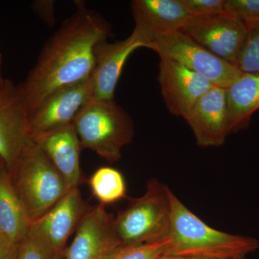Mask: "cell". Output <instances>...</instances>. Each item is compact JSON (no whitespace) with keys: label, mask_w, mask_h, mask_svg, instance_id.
Wrapping results in <instances>:
<instances>
[{"label":"cell","mask_w":259,"mask_h":259,"mask_svg":"<svg viewBox=\"0 0 259 259\" xmlns=\"http://www.w3.org/2000/svg\"><path fill=\"white\" fill-rule=\"evenodd\" d=\"M76 5V11L49 37L26 79L18 84L30 115L51 94L90 79L95 48L111 33L101 15L82 2Z\"/></svg>","instance_id":"1"},{"label":"cell","mask_w":259,"mask_h":259,"mask_svg":"<svg viewBox=\"0 0 259 259\" xmlns=\"http://www.w3.org/2000/svg\"><path fill=\"white\" fill-rule=\"evenodd\" d=\"M170 243L164 254L205 259L245 258L259 248L256 238L218 231L170 192Z\"/></svg>","instance_id":"2"},{"label":"cell","mask_w":259,"mask_h":259,"mask_svg":"<svg viewBox=\"0 0 259 259\" xmlns=\"http://www.w3.org/2000/svg\"><path fill=\"white\" fill-rule=\"evenodd\" d=\"M82 149L96 153L109 163L118 161L122 148L134 137L132 118L114 100H92L74 122Z\"/></svg>","instance_id":"3"},{"label":"cell","mask_w":259,"mask_h":259,"mask_svg":"<svg viewBox=\"0 0 259 259\" xmlns=\"http://www.w3.org/2000/svg\"><path fill=\"white\" fill-rule=\"evenodd\" d=\"M171 190L156 179L148 182L145 193L132 199L114 219L116 233L123 245L168 239L171 223Z\"/></svg>","instance_id":"4"},{"label":"cell","mask_w":259,"mask_h":259,"mask_svg":"<svg viewBox=\"0 0 259 259\" xmlns=\"http://www.w3.org/2000/svg\"><path fill=\"white\" fill-rule=\"evenodd\" d=\"M9 174L32 223L69 191L64 178L34 141Z\"/></svg>","instance_id":"5"},{"label":"cell","mask_w":259,"mask_h":259,"mask_svg":"<svg viewBox=\"0 0 259 259\" xmlns=\"http://www.w3.org/2000/svg\"><path fill=\"white\" fill-rule=\"evenodd\" d=\"M149 49L176 61L219 88H228L242 74L236 66L220 59L184 32L155 37Z\"/></svg>","instance_id":"6"},{"label":"cell","mask_w":259,"mask_h":259,"mask_svg":"<svg viewBox=\"0 0 259 259\" xmlns=\"http://www.w3.org/2000/svg\"><path fill=\"white\" fill-rule=\"evenodd\" d=\"M33 143L30 115L18 85L5 80L0 89V160L10 173Z\"/></svg>","instance_id":"7"},{"label":"cell","mask_w":259,"mask_h":259,"mask_svg":"<svg viewBox=\"0 0 259 259\" xmlns=\"http://www.w3.org/2000/svg\"><path fill=\"white\" fill-rule=\"evenodd\" d=\"M114 219L105 205L90 206L74 240L65 250V258L105 259L123 245L116 233Z\"/></svg>","instance_id":"8"},{"label":"cell","mask_w":259,"mask_h":259,"mask_svg":"<svg viewBox=\"0 0 259 259\" xmlns=\"http://www.w3.org/2000/svg\"><path fill=\"white\" fill-rule=\"evenodd\" d=\"M92 100L90 78L51 94L30 114L32 139L74 125L80 111Z\"/></svg>","instance_id":"9"},{"label":"cell","mask_w":259,"mask_h":259,"mask_svg":"<svg viewBox=\"0 0 259 259\" xmlns=\"http://www.w3.org/2000/svg\"><path fill=\"white\" fill-rule=\"evenodd\" d=\"M90 206L79 187L71 189L47 213L32 223L31 230L49 247L54 258L64 255L69 237L76 232Z\"/></svg>","instance_id":"10"},{"label":"cell","mask_w":259,"mask_h":259,"mask_svg":"<svg viewBox=\"0 0 259 259\" xmlns=\"http://www.w3.org/2000/svg\"><path fill=\"white\" fill-rule=\"evenodd\" d=\"M148 47L147 39L136 29L121 41L99 42L95 49V68L90 76L93 100H114L116 87L129 56L140 48Z\"/></svg>","instance_id":"11"},{"label":"cell","mask_w":259,"mask_h":259,"mask_svg":"<svg viewBox=\"0 0 259 259\" xmlns=\"http://www.w3.org/2000/svg\"><path fill=\"white\" fill-rule=\"evenodd\" d=\"M183 32L220 59L235 66L248 28L240 20L223 13L193 18Z\"/></svg>","instance_id":"12"},{"label":"cell","mask_w":259,"mask_h":259,"mask_svg":"<svg viewBox=\"0 0 259 259\" xmlns=\"http://www.w3.org/2000/svg\"><path fill=\"white\" fill-rule=\"evenodd\" d=\"M158 82L168 111L185 117L214 85L166 56H159Z\"/></svg>","instance_id":"13"},{"label":"cell","mask_w":259,"mask_h":259,"mask_svg":"<svg viewBox=\"0 0 259 259\" xmlns=\"http://www.w3.org/2000/svg\"><path fill=\"white\" fill-rule=\"evenodd\" d=\"M199 146H222L230 133L226 89L212 87L185 116Z\"/></svg>","instance_id":"14"},{"label":"cell","mask_w":259,"mask_h":259,"mask_svg":"<svg viewBox=\"0 0 259 259\" xmlns=\"http://www.w3.org/2000/svg\"><path fill=\"white\" fill-rule=\"evenodd\" d=\"M131 10L134 29L147 39L149 47L155 37L183 32L193 18L180 0H134Z\"/></svg>","instance_id":"15"},{"label":"cell","mask_w":259,"mask_h":259,"mask_svg":"<svg viewBox=\"0 0 259 259\" xmlns=\"http://www.w3.org/2000/svg\"><path fill=\"white\" fill-rule=\"evenodd\" d=\"M33 141L64 178L69 190L84 182L80 166L82 148L74 125L36 136Z\"/></svg>","instance_id":"16"},{"label":"cell","mask_w":259,"mask_h":259,"mask_svg":"<svg viewBox=\"0 0 259 259\" xmlns=\"http://www.w3.org/2000/svg\"><path fill=\"white\" fill-rule=\"evenodd\" d=\"M32 221L15 190L9 172L0 167V233L17 245L28 236Z\"/></svg>","instance_id":"17"},{"label":"cell","mask_w":259,"mask_h":259,"mask_svg":"<svg viewBox=\"0 0 259 259\" xmlns=\"http://www.w3.org/2000/svg\"><path fill=\"white\" fill-rule=\"evenodd\" d=\"M226 92L231 134L246 127L259 109V73H242Z\"/></svg>","instance_id":"18"},{"label":"cell","mask_w":259,"mask_h":259,"mask_svg":"<svg viewBox=\"0 0 259 259\" xmlns=\"http://www.w3.org/2000/svg\"><path fill=\"white\" fill-rule=\"evenodd\" d=\"M88 183L94 197L103 205L115 203L127 197L123 175L112 167L97 168L89 179Z\"/></svg>","instance_id":"19"},{"label":"cell","mask_w":259,"mask_h":259,"mask_svg":"<svg viewBox=\"0 0 259 259\" xmlns=\"http://www.w3.org/2000/svg\"><path fill=\"white\" fill-rule=\"evenodd\" d=\"M248 28V35L235 66L243 74H256L259 73V23Z\"/></svg>","instance_id":"20"},{"label":"cell","mask_w":259,"mask_h":259,"mask_svg":"<svg viewBox=\"0 0 259 259\" xmlns=\"http://www.w3.org/2000/svg\"><path fill=\"white\" fill-rule=\"evenodd\" d=\"M170 240L122 245L105 259H158L166 253Z\"/></svg>","instance_id":"21"},{"label":"cell","mask_w":259,"mask_h":259,"mask_svg":"<svg viewBox=\"0 0 259 259\" xmlns=\"http://www.w3.org/2000/svg\"><path fill=\"white\" fill-rule=\"evenodd\" d=\"M224 13L247 27L259 23V0H225Z\"/></svg>","instance_id":"22"},{"label":"cell","mask_w":259,"mask_h":259,"mask_svg":"<svg viewBox=\"0 0 259 259\" xmlns=\"http://www.w3.org/2000/svg\"><path fill=\"white\" fill-rule=\"evenodd\" d=\"M17 259H55L52 252L30 228L28 236L19 245Z\"/></svg>","instance_id":"23"},{"label":"cell","mask_w":259,"mask_h":259,"mask_svg":"<svg viewBox=\"0 0 259 259\" xmlns=\"http://www.w3.org/2000/svg\"><path fill=\"white\" fill-rule=\"evenodd\" d=\"M192 18H205L223 14L225 0H180Z\"/></svg>","instance_id":"24"},{"label":"cell","mask_w":259,"mask_h":259,"mask_svg":"<svg viewBox=\"0 0 259 259\" xmlns=\"http://www.w3.org/2000/svg\"><path fill=\"white\" fill-rule=\"evenodd\" d=\"M32 10L48 26L54 27L56 23L54 1L37 0L32 3Z\"/></svg>","instance_id":"25"},{"label":"cell","mask_w":259,"mask_h":259,"mask_svg":"<svg viewBox=\"0 0 259 259\" xmlns=\"http://www.w3.org/2000/svg\"><path fill=\"white\" fill-rule=\"evenodd\" d=\"M19 245L8 241L0 233V259H17Z\"/></svg>","instance_id":"26"},{"label":"cell","mask_w":259,"mask_h":259,"mask_svg":"<svg viewBox=\"0 0 259 259\" xmlns=\"http://www.w3.org/2000/svg\"><path fill=\"white\" fill-rule=\"evenodd\" d=\"M158 259H205L200 258H194V257L180 256V255H173L163 254Z\"/></svg>","instance_id":"27"},{"label":"cell","mask_w":259,"mask_h":259,"mask_svg":"<svg viewBox=\"0 0 259 259\" xmlns=\"http://www.w3.org/2000/svg\"><path fill=\"white\" fill-rule=\"evenodd\" d=\"M5 80L6 79H5L2 76V54L0 53V89L3 88V85H4Z\"/></svg>","instance_id":"28"},{"label":"cell","mask_w":259,"mask_h":259,"mask_svg":"<svg viewBox=\"0 0 259 259\" xmlns=\"http://www.w3.org/2000/svg\"><path fill=\"white\" fill-rule=\"evenodd\" d=\"M56 259H66V258H65L64 255H62V256L59 257V258H57Z\"/></svg>","instance_id":"29"},{"label":"cell","mask_w":259,"mask_h":259,"mask_svg":"<svg viewBox=\"0 0 259 259\" xmlns=\"http://www.w3.org/2000/svg\"><path fill=\"white\" fill-rule=\"evenodd\" d=\"M3 161H1V160H0V167H1L2 166H3Z\"/></svg>","instance_id":"30"},{"label":"cell","mask_w":259,"mask_h":259,"mask_svg":"<svg viewBox=\"0 0 259 259\" xmlns=\"http://www.w3.org/2000/svg\"><path fill=\"white\" fill-rule=\"evenodd\" d=\"M233 259H245V258H233Z\"/></svg>","instance_id":"31"}]
</instances>
